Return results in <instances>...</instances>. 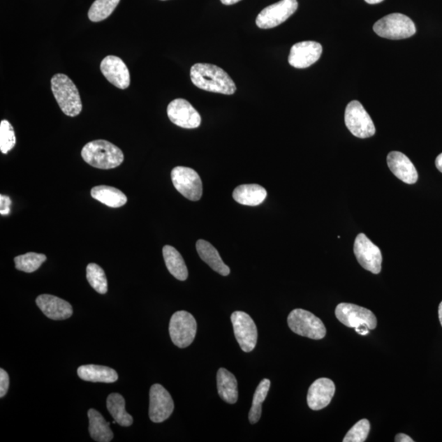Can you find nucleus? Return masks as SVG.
<instances>
[{"mask_svg": "<svg viewBox=\"0 0 442 442\" xmlns=\"http://www.w3.org/2000/svg\"><path fill=\"white\" fill-rule=\"evenodd\" d=\"M171 122L184 129H195L201 125L202 117L192 104L183 98L175 99L168 107Z\"/></svg>", "mask_w": 442, "mask_h": 442, "instance_id": "13", "label": "nucleus"}, {"mask_svg": "<svg viewBox=\"0 0 442 442\" xmlns=\"http://www.w3.org/2000/svg\"><path fill=\"white\" fill-rule=\"evenodd\" d=\"M345 124L351 134L360 139L372 137L376 132L371 117L362 104L355 101L346 108Z\"/></svg>", "mask_w": 442, "mask_h": 442, "instance_id": "8", "label": "nucleus"}, {"mask_svg": "<svg viewBox=\"0 0 442 442\" xmlns=\"http://www.w3.org/2000/svg\"><path fill=\"white\" fill-rule=\"evenodd\" d=\"M396 442H413V441L411 436L405 434H399L395 437Z\"/></svg>", "mask_w": 442, "mask_h": 442, "instance_id": "36", "label": "nucleus"}, {"mask_svg": "<svg viewBox=\"0 0 442 442\" xmlns=\"http://www.w3.org/2000/svg\"><path fill=\"white\" fill-rule=\"evenodd\" d=\"M335 315L341 324L354 327L360 335H368L369 330L377 327V318L374 314L355 304L340 303L336 307Z\"/></svg>", "mask_w": 442, "mask_h": 442, "instance_id": "4", "label": "nucleus"}, {"mask_svg": "<svg viewBox=\"0 0 442 442\" xmlns=\"http://www.w3.org/2000/svg\"><path fill=\"white\" fill-rule=\"evenodd\" d=\"M322 45L315 41L297 43L292 47L288 56V63L295 68H307L321 59Z\"/></svg>", "mask_w": 442, "mask_h": 442, "instance_id": "15", "label": "nucleus"}, {"mask_svg": "<svg viewBox=\"0 0 442 442\" xmlns=\"http://www.w3.org/2000/svg\"><path fill=\"white\" fill-rule=\"evenodd\" d=\"M270 388V381L269 379H263L260 383L258 388H256L253 406H251L249 419L251 425H255L258 422L261 417V413H263V403L265 402L266 397L268 395L269 390Z\"/></svg>", "mask_w": 442, "mask_h": 442, "instance_id": "28", "label": "nucleus"}, {"mask_svg": "<svg viewBox=\"0 0 442 442\" xmlns=\"http://www.w3.org/2000/svg\"><path fill=\"white\" fill-rule=\"evenodd\" d=\"M231 321L235 335L240 348L244 353H251L258 344V327L253 318L244 311L232 314Z\"/></svg>", "mask_w": 442, "mask_h": 442, "instance_id": "11", "label": "nucleus"}, {"mask_svg": "<svg viewBox=\"0 0 442 442\" xmlns=\"http://www.w3.org/2000/svg\"><path fill=\"white\" fill-rule=\"evenodd\" d=\"M126 402L120 394L112 393L107 399V408L117 424L122 427L132 425L133 417L126 411Z\"/></svg>", "mask_w": 442, "mask_h": 442, "instance_id": "27", "label": "nucleus"}, {"mask_svg": "<svg viewBox=\"0 0 442 442\" xmlns=\"http://www.w3.org/2000/svg\"><path fill=\"white\" fill-rule=\"evenodd\" d=\"M78 374L84 381L93 383H112L118 379V374L115 370L107 366L96 364L80 366Z\"/></svg>", "mask_w": 442, "mask_h": 442, "instance_id": "20", "label": "nucleus"}, {"mask_svg": "<svg viewBox=\"0 0 442 442\" xmlns=\"http://www.w3.org/2000/svg\"><path fill=\"white\" fill-rule=\"evenodd\" d=\"M364 1L369 4H377L382 3L384 0H364Z\"/></svg>", "mask_w": 442, "mask_h": 442, "instance_id": "39", "label": "nucleus"}, {"mask_svg": "<svg viewBox=\"0 0 442 442\" xmlns=\"http://www.w3.org/2000/svg\"><path fill=\"white\" fill-rule=\"evenodd\" d=\"M297 0H281L266 7L259 13L256 20V26L260 29L277 27L288 20L297 11Z\"/></svg>", "mask_w": 442, "mask_h": 442, "instance_id": "12", "label": "nucleus"}, {"mask_svg": "<svg viewBox=\"0 0 442 442\" xmlns=\"http://www.w3.org/2000/svg\"><path fill=\"white\" fill-rule=\"evenodd\" d=\"M288 325L295 334L321 340L326 335V327L320 318L302 309H295L289 314Z\"/></svg>", "mask_w": 442, "mask_h": 442, "instance_id": "6", "label": "nucleus"}, {"mask_svg": "<svg viewBox=\"0 0 442 442\" xmlns=\"http://www.w3.org/2000/svg\"><path fill=\"white\" fill-rule=\"evenodd\" d=\"M36 305L43 313L54 321H64L73 316V309L71 304L58 297L42 294L36 298Z\"/></svg>", "mask_w": 442, "mask_h": 442, "instance_id": "18", "label": "nucleus"}, {"mask_svg": "<svg viewBox=\"0 0 442 442\" xmlns=\"http://www.w3.org/2000/svg\"><path fill=\"white\" fill-rule=\"evenodd\" d=\"M193 84L206 91L232 95L236 92L234 80L224 70L216 65L194 64L190 70Z\"/></svg>", "mask_w": 442, "mask_h": 442, "instance_id": "1", "label": "nucleus"}, {"mask_svg": "<svg viewBox=\"0 0 442 442\" xmlns=\"http://www.w3.org/2000/svg\"><path fill=\"white\" fill-rule=\"evenodd\" d=\"M52 92L65 115L74 117L82 111V102L77 87L68 75L56 74L51 79Z\"/></svg>", "mask_w": 442, "mask_h": 442, "instance_id": "3", "label": "nucleus"}, {"mask_svg": "<svg viewBox=\"0 0 442 442\" xmlns=\"http://www.w3.org/2000/svg\"><path fill=\"white\" fill-rule=\"evenodd\" d=\"M335 384L330 378H318L311 384L307 394V404L313 411H321L330 405L335 394Z\"/></svg>", "mask_w": 442, "mask_h": 442, "instance_id": "17", "label": "nucleus"}, {"mask_svg": "<svg viewBox=\"0 0 442 442\" xmlns=\"http://www.w3.org/2000/svg\"><path fill=\"white\" fill-rule=\"evenodd\" d=\"M174 402L170 394L160 384L151 387L149 392V418L154 422L168 420L173 413Z\"/></svg>", "mask_w": 442, "mask_h": 442, "instance_id": "14", "label": "nucleus"}, {"mask_svg": "<svg viewBox=\"0 0 442 442\" xmlns=\"http://www.w3.org/2000/svg\"><path fill=\"white\" fill-rule=\"evenodd\" d=\"M198 253L200 258L216 272L227 277L230 273L229 266L224 263L216 248L205 240H198L196 244Z\"/></svg>", "mask_w": 442, "mask_h": 442, "instance_id": "22", "label": "nucleus"}, {"mask_svg": "<svg viewBox=\"0 0 442 442\" xmlns=\"http://www.w3.org/2000/svg\"><path fill=\"white\" fill-rule=\"evenodd\" d=\"M16 135L11 123L3 120L0 123V150L3 154H7L16 145Z\"/></svg>", "mask_w": 442, "mask_h": 442, "instance_id": "32", "label": "nucleus"}, {"mask_svg": "<svg viewBox=\"0 0 442 442\" xmlns=\"http://www.w3.org/2000/svg\"><path fill=\"white\" fill-rule=\"evenodd\" d=\"M9 388V376L3 369H0V397L6 395Z\"/></svg>", "mask_w": 442, "mask_h": 442, "instance_id": "34", "label": "nucleus"}, {"mask_svg": "<svg viewBox=\"0 0 442 442\" xmlns=\"http://www.w3.org/2000/svg\"><path fill=\"white\" fill-rule=\"evenodd\" d=\"M435 163L436 168L442 173V154L437 156Z\"/></svg>", "mask_w": 442, "mask_h": 442, "instance_id": "37", "label": "nucleus"}, {"mask_svg": "<svg viewBox=\"0 0 442 442\" xmlns=\"http://www.w3.org/2000/svg\"><path fill=\"white\" fill-rule=\"evenodd\" d=\"M216 379L219 396L227 403L235 404L239 399V391L235 375L229 370L221 368L218 370Z\"/></svg>", "mask_w": 442, "mask_h": 442, "instance_id": "23", "label": "nucleus"}, {"mask_svg": "<svg viewBox=\"0 0 442 442\" xmlns=\"http://www.w3.org/2000/svg\"><path fill=\"white\" fill-rule=\"evenodd\" d=\"M354 253L359 264L364 270L374 274L381 272L383 261L381 251L365 235L360 234L356 237Z\"/></svg>", "mask_w": 442, "mask_h": 442, "instance_id": "10", "label": "nucleus"}, {"mask_svg": "<svg viewBox=\"0 0 442 442\" xmlns=\"http://www.w3.org/2000/svg\"><path fill=\"white\" fill-rule=\"evenodd\" d=\"M266 197V190L260 185L255 184L240 185L233 193V198L237 202L250 207L259 206L265 200Z\"/></svg>", "mask_w": 442, "mask_h": 442, "instance_id": "21", "label": "nucleus"}, {"mask_svg": "<svg viewBox=\"0 0 442 442\" xmlns=\"http://www.w3.org/2000/svg\"><path fill=\"white\" fill-rule=\"evenodd\" d=\"M439 316L441 325L442 326V302H441L439 308Z\"/></svg>", "mask_w": 442, "mask_h": 442, "instance_id": "40", "label": "nucleus"}, {"mask_svg": "<svg viewBox=\"0 0 442 442\" xmlns=\"http://www.w3.org/2000/svg\"><path fill=\"white\" fill-rule=\"evenodd\" d=\"M12 201L11 198L6 196V195H1L0 196V214L2 216L8 215L10 213V207Z\"/></svg>", "mask_w": 442, "mask_h": 442, "instance_id": "35", "label": "nucleus"}, {"mask_svg": "<svg viewBox=\"0 0 442 442\" xmlns=\"http://www.w3.org/2000/svg\"><path fill=\"white\" fill-rule=\"evenodd\" d=\"M90 194L95 200L101 202L109 207H121L127 202V197L124 193L116 188L107 186V185H99V186L94 187Z\"/></svg>", "mask_w": 442, "mask_h": 442, "instance_id": "25", "label": "nucleus"}, {"mask_svg": "<svg viewBox=\"0 0 442 442\" xmlns=\"http://www.w3.org/2000/svg\"><path fill=\"white\" fill-rule=\"evenodd\" d=\"M387 161L389 169L402 182L408 184L417 182L419 175L415 165L407 156L400 152H391L388 155Z\"/></svg>", "mask_w": 442, "mask_h": 442, "instance_id": "19", "label": "nucleus"}, {"mask_svg": "<svg viewBox=\"0 0 442 442\" xmlns=\"http://www.w3.org/2000/svg\"><path fill=\"white\" fill-rule=\"evenodd\" d=\"M120 1L121 0H95L88 13L89 20L94 22L105 20L115 10Z\"/></svg>", "mask_w": 442, "mask_h": 442, "instance_id": "29", "label": "nucleus"}, {"mask_svg": "<svg viewBox=\"0 0 442 442\" xmlns=\"http://www.w3.org/2000/svg\"><path fill=\"white\" fill-rule=\"evenodd\" d=\"M221 1L223 4H225V6H232V4H235L241 1V0H221Z\"/></svg>", "mask_w": 442, "mask_h": 442, "instance_id": "38", "label": "nucleus"}, {"mask_svg": "<svg viewBox=\"0 0 442 442\" xmlns=\"http://www.w3.org/2000/svg\"><path fill=\"white\" fill-rule=\"evenodd\" d=\"M169 332L171 341L179 348L192 344L197 334V322L191 314L180 311L170 318Z\"/></svg>", "mask_w": 442, "mask_h": 442, "instance_id": "7", "label": "nucleus"}, {"mask_svg": "<svg viewBox=\"0 0 442 442\" xmlns=\"http://www.w3.org/2000/svg\"><path fill=\"white\" fill-rule=\"evenodd\" d=\"M378 36L389 40L407 39L415 34L416 27L411 19L402 13H392L374 25Z\"/></svg>", "mask_w": 442, "mask_h": 442, "instance_id": "5", "label": "nucleus"}, {"mask_svg": "<svg viewBox=\"0 0 442 442\" xmlns=\"http://www.w3.org/2000/svg\"><path fill=\"white\" fill-rule=\"evenodd\" d=\"M101 70L114 87L125 89L130 87L131 75L127 66L117 56L109 55L102 61Z\"/></svg>", "mask_w": 442, "mask_h": 442, "instance_id": "16", "label": "nucleus"}, {"mask_svg": "<svg viewBox=\"0 0 442 442\" xmlns=\"http://www.w3.org/2000/svg\"><path fill=\"white\" fill-rule=\"evenodd\" d=\"M370 424L367 420H361L351 427L344 437V442H364L367 439Z\"/></svg>", "mask_w": 442, "mask_h": 442, "instance_id": "33", "label": "nucleus"}, {"mask_svg": "<svg viewBox=\"0 0 442 442\" xmlns=\"http://www.w3.org/2000/svg\"><path fill=\"white\" fill-rule=\"evenodd\" d=\"M89 420V432L92 439L98 442H109L113 439V432L110 422H108L101 413L94 408L88 411Z\"/></svg>", "mask_w": 442, "mask_h": 442, "instance_id": "24", "label": "nucleus"}, {"mask_svg": "<svg viewBox=\"0 0 442 442\" xmlns=\"http://www.w3.org/2000/svg\"><path fill=\"white\" fill-rule=\"evenodd\" d=\"M163 253L169 272L180 281L186 280L189 277V272L182 254L173 246L169 245L164 246Z\"/></svg>", "mask_w": 442, "mask_h": 442, "instance_id": "26", "label": "nucleus"}, {"mask_svg": "<svg viewBox=\"0 0 442 442\" xmlns=\"http://www.w3.org/2000/svg\"><path fill=\"white\" fill-rule=\"evenodd\" d=\"M171 179L175 189L190 201L197 202L202 196L200 177L193 169L177 166L171 171Z\"/></svg>", "mask_w": 442, "mask_h": 442, "instance_id": "9", "label": "nucleus"}, {"mask_svg": "<svg viewBox=\"0 0 442 442\" xmlns=\"http://www.w3.org/2000/svg\"><path fill=\"white\" fill-rule=\"evenodd\" d=\"M46 259V256L44 254L28 253L16 256L14 261H15L17 270L26 273H32L36 272Z\"/></svg>", "mask_w": 442, "mask_h": 442, "instance_id": "30", "label": "nucleus"}, {"mask_svg": "<svg viewBox=\"0 0 442 442\" xmlns=\"http://www.w3.org/2000/svg\"><path fill=\"white\" fill-rule=\"evenodd\" d=\"M87 278L90 286L101 294L108 292V279L104 270L97 264L90 263L87 268Z\"/></svg>", "mask_w": 442, "mask_h": 442, "instance_id": "31", "label": "nucleus"}, {"mask_svg": "<svg viewBox=\"0 0 442 442\" xmlns=\"http://www.w3.org/2000/svg\"><path fill=\"white\" fill-rule=\"evenodd\" d=\"M85 163L95 168L108 170L117 168L124 161V154L117 146L107 140H94L82 151Z\"/></svg>", "mask_w": 442, "mask_h": 442, "instance_id": "2", "label": "nucleus"}]
</instances>
